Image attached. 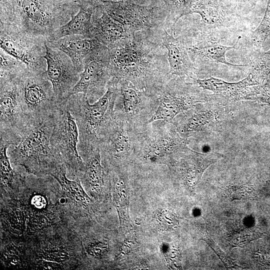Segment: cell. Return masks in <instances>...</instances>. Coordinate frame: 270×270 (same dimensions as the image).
I'll return each mask as SVG.
<instances>
[{"label": "cell", "instance_id": "cell-13", "mask_svg": "<svg viewBox=\"0 0 270 270\" xmlns=\"http://www.w3.org/2000/svg\"><path fill=\"white\" fill-rule=\"evenodd\" d=\"M46 40L30 36L15 27L0 22V48L24 63L30 70L42 73L46 69L44 56Z\"/></svg>", "mask_w": 270, "mask_h": 270}, {"label": "cell", "instance_id": "cell-35", "mask_svg": "<svg viewBox=\"0 0 270 270\" xmlns=\"http://www.w3.org/2000/svg\"><path fill=\"white\" fill-rule=\"evenodd\" d=\"M166 262L172 268H178L180 267V252L170 248L167 250L165 254Z\"/></svg>", "mask_w": 270, "mask_h": 270}, {"label": "cell", "instance_id": "cell-24", "mask_svg": "<svg viewBox=\"0 0 270 270\" xmlns=\"http://www.w3.org/2000/svg\"><path fill=\"white\" fill-rule=\"evenodd\" d=\"M222 156L217 152L202 154L190 148L174 164L178 167L186 185L192 187L198 182L206 168Z\"/></svg>", "mask_w": 270, "mask_h": 270}, {"label": "cell", "instance_id": "cell-4", "mask_svg": "<svg viewBox=\"0 0 270 270\" xmlns=\"http://www.w3.org/2000/svg\"><path fill=\"white\" fill-rule=\"evenodd\" d=\"M58 110L50 115L28 120L20 142L8 151L13 168L28 174L45 176L64 164L50 144Z\"/></svg>", "mask_w": 270, "mask_h": 270}, {"label": "cell", "instance_id": "cell-16", "mask_svg": "<svg viewBox=\"0 0 270 270\" xmlns=\"http://www.w3.org/2000/svg\"><path fill=\"white\" fill-rule=\"evenodd\" d=\"M142 130L126 122L116 120L100 146L101 162L107 170L134 156L139 133Z\"/></svg>", "mask_w": 270, "mask_h": 270}, {"label": "cell", "instance_id": "cell-27", "mask_svg": "<svg viewBox=\"0 0 270 270\" xmlns=\"http://www.w3.org/2000/svg\"><path fill=\"white\" fill-rule=\"evenodd\" d=\"M10 146L0 142V197L12 198L18 195L27 174L12 167L8 155Z\"/></svg>", "mask_w": 270, "mask_h": 270}, {"label": "cell", "instance_id": "cell-19", "mask_svg": "<svg viewBox=\"0 0 270 270\" xmlns=\"http://www.w3.org/2000/svg\"><path fill=\"white\" fill-rule=\"evenodd\" d=\"M99 5L111 18L134 34L152 26L154 10L150 6L128 0H100Z\"/></svg>", "mask_w": 270, "mask_h": 270}, {"label": "cell", "instance_id": "cell-20", "mask_svg": "<svg viewBox=\"0 0 270 270\" xmlns=\"http://www.w3.org/2000/svg\"><path fill=\"white\" fill-rule=\"evenodd\" d=\"M193 82L203 90H210L212 99L223 106L232 109L239 102L246 100L249 88L256 85L251 76L238 82H229L210 77L206 79L192 78Z\"/></svg>", "mask_w": 270, "mask_h": 270}, {"label": "cell", "instance_id": "cell-30", "mask_svg": "<svg viewBox=\"0 0 270 270\" xmlns=\"http://www.w3.org/2000/svg\"><path fill=\"white\" fill-rule=\"evenodd\" d=\"M24 255L23 243L0 240V262L4 268L22 270Z\"/></svg>", "mask_w": 270, "mask_h": 270}, {"label": "cell", "instance_id": "cell-11", "mask_svg": "<svg viewBox=\"0 0 270 270\" xmlns=\"http://www.w3.org/2000/svg\"><path fill=\"white\" fill-rule=\"evenodd\" d=\"M79 132L76 120L66 106L62 104L58 112L50 144L66 168L67 176L74 179L84 170L85 162L78 148Z\"/></svg>", "mask_w": 270, "mask_h": 270}, {"label": "cell", "instance_id": "cell-12", "mask_svg": "<svg viewBox=\"0 0 270 270\" xmlns=\"http://www.w3.org/2000/svg\"><path fill=\"white\" fill-rule=\"evenodd\" d=\"M116 86L117 96L114 108L116 118L126 122L140 130L145 128L156 109V100L146 90L138 88L128 80H120Z\"/></svg>", "mask_w": 270, "mask_h": 270}, {"label": "cell", "instance_id": "cell-38", "mask_svg": "<svg viewBox=\"0 0 270 270\" xmlns=\"http://www.w3.org/2000/svg\"><path fill=\"white\" fill-rule=\"evenodd\" d=\"M112 0L119 1V0Z\"/></svg>", "mask_w": 270, "mask_h": 270}, {"label": "cell", "instance_id": "cell-29", "mask_svg": "<svg viewBox=\"0 0 270 270\" xmlns=\"http://www.w3.org/2000/svg\"><path fill=\"white\" fill-rule=\"evenodd\" d=\"M232 46H224L218 42H202L192 46L188 48V52L194 56L208 60L212 62L221 63L228 66H240L233 64L226 60V52L234 48L237 42Z\"/></svg>", "mask_w": 270, "mask_h": 270}, {"label": "cell", "instance_id": "cell-10", "mask_svg": "<svg viewBox=\"0 0 270 270\" xmlns=\"http://www.w3.org/2000/svg\"><path fill=\"white\" fill-rule=\"evenodd\" d=\"M15 80L20 102L28 120L54 114L61 106L45 72H36L26 68Z\"/></svg>", "mask_w": 270, "mask_h": 270}, {"label": "cell", "instance_id": "cell-6", "mask_svg": "<svg viewBox=\"0 0 270 270\" xmlns=\"http://www.w3.org/2000/svg\"><path fill=\"white\" fill-rule=\"evenodd\" d=\"M112 78L126 80L138 88L149 92L160 83L166 74L155 66L149 52L135 39L120 48H108Z\"/></svg>", "mask_w": 270, "mask_h": 270}, {"label": "cell", "instance_id": "cell-9", "mask_svg": "<svg viewBox=\"0 0 270 270\" xmlns=\"http://www.w3.org/2000/svg\"><path fill=\"white\" fill-rule=\"evenodd\" d=\"M231 110L210 96L209 101L198 103L178 114L173 124L184 140L201 139L222 129L232 118Z\"/></svg>", "mask_w": 270, "mask_h": 270}, {"label": "cell", "instance_id": "cell-26", "mask_svg": "<svg viewBox=\"0 0 270 270\" xmlns=\"http://www.w3.org/2000/svg\"><path fill=\"white\" fill-rule=\"evenodd\" d=\"M84 161L85 168L78 176L80 182L90 196L101 200L104 195L109 176L102 164L100 151L96 152Z\"/></svg>", "mask_w": 270, "mask_h": 270}, {"label": "cell", "instance_id": "cell-14", "mask_svg": "<svg viewBox=\"0 0 270 270\" xmlns=\"http://www.w3.org/2000/svg\"><path fill=\"white\" fill-rule=\"evenodd\" d=\"M27 122L15 77L0 76V142L10 146L17 145Z\"/></svg>", "mask_w": 270, "mask_h": 270}, {"label": "cell", "instance_id": "cell-32", "mask_svg": "<svg viewBox=\"0 0 270 270\" xmlns=\"http://www.w3.org/2000/svg\"><path fill=\"white\" fill-rule=\"evenodd\" d=\"M26 68L27 67L24 63L10 55L0 48V76L14 78Z\"/></svg>", "mask_w": 270, "mask_h": 270}, {"label": "cell", "instance_id": "cell-5", "mask_svg": "<svg viewBox=\"0 0 270 270\" xmlns=\"http://www.w3.org/2000/svg\"><path fill=\"white\" fill-rule=\"evenodd\" d=\"M116 83L110 80L104 94L94 103H90L82 93L71 95L66 102V106L78 126V148L83 160L100 150L104 138L116 120Z\"/></svg>", "mask_w": 270, "mask_h": 270}, {"label": "cell", "instance_id": "cell-2", "mask_svg": "<svg viewBox=\"0 0 270 270\" xmlns=\"http://www.w3.org/2000/svg\"><path fill=\"white\" fill-rule=\"evenodd\" d=\"M0 22L48 40L78 12L77 2L64 0H0Z\"/></svg>", "mask_w": 270, "mask_h": 270}, {"label": "cell", "instance_id": "cell-1", "mask_svg": "<svg viewBox=\"0 0 270 270\" xmlns=\"http://www.w3.org/2000/svg\"><path fill=\"white\" fill-rule=\"evenodd\" d=\"M24 214L25 226L32 232H41L72 220L58 181L50 176L26 174L24 184L16 198Z\"/></svg>", "mask_w": 270, "mask_h": 270}, {"label": "cell", "instance_id": "cell-22", "mask_svg": "<svg viewBox=\"0 0 270 270\" xmlns=\"http://www.w3.org/2000/svg\"><path fill=\"white\" fill-rule=\"evenodd\" d=\"M46 42L65 53L80 73L84 70L85 59L104 46L94 38L80 35L68 36L56 40L46 41Z\"/></svg>", "mask_w": 270, "mask_h": 270}, {"label": "cell", "instance_id": "cell-37", "mask_svg": "<svg viewBox=\"0 0 270 270\" xmlns=\"http://www.w3.org/2000/svg\"><path fill=\"white\" fill-rule=\"evenodd\" d=\"M68 2H77L78 0H64Z\"/></svg>", "mask_w": 270, "mask_h": 270}, {"label": "cell", "instance_id": "cell-21", "mask_svg": "<svg viewBox=\"0 0 270 270\" xmlns=\"http://www.w3.org/2000/svg\"><path fill=\"white\" fill-rule=\"evenodd\" d=\"M92 18V38L108 48H120L131 43L135 39V34L111 18L100 6Z\"/></svg>", "mask_w": 270, "mask_h": 270}, {"label": "cell", "instance_id": "cell-15", "mask_svg": "<svg viewBox=\"0 0 270 270\" xmlns=\"http://www.w3.org/2000/svg\"><path fill=\"white\" fill-rule=\"evenodd\" d=\"M112 78L108 48L104 46L85 59L84 70L71 95L82 93L94 103L104 94Z\"/></svg>", "mask_w": 270, "mask_h": 270}, {"label": "cell", "instance_id": "cell-3", "mask_svg": "<svg viewBox=\"0 0 270 270\" xmlns=\"http://www.w3.org/2000/svg\"><path fill=\"white\" fill-rule=\"evenodd\" d=\"M22 270L84 269L81 242L74 226L62 225L24 243Z\"/></svg>", "mask_w": 270, "mask_h": 270}, {"label": "cell", "instance_id": "cell-34", "mask_svg": "<svg viewBox=\"0 0 270 270\" xmlns=\"http://www.w3.org/2000/svg\"><path fill=\"white\" fill-rule=\"evenodd\" d=\"M158 224L164 229L172 230L176 228L178 224L176 216L170 212L163 210L157 214Z\"/></svg>", "mask_w": 270, "mask_h": 270}, {"label": "cell", "instance_id": "cell-36", "mask_svg": "<svg viewBox=\"0 0 270 270\" xmlns=\"http://www.w3.org/2000/svg\"><path fill=\"white\" fill-rule=\"evenodd\" d=\"M136 242V235L134 233L130 234L124 240L120 249L118 258H122L124 255L130 252L134 247Z\"/></svg>", "mask_w": 270, "mask_h": 270}, {"label": "cell", "instance_id": "cell-7", "mask_svg": "<svg viewBox=\"0 0 270 270\" xmlns=\"http://www.w3.org/2000/svg\"><path fill=\"white\" fill-rule=\"evenodd\" d=\"M157 102L156 109L148 124L162 120L173 123L175 117L198 103L210 100V94L185 78L170 76L164 78L148 93Z\"/></svg>", "mask_w": 270, "mask_h": 270}, {"label": "cell", "instance_id": "cell-23", "mask_svg": "<svg viewBox=\"0 0 270 270\" xmlns=\"http://www.w3.org/2000/svg\"><path fill=\"white\" fill-rule=\"evenodd\" d=\"M100 0H78V12L66 24L58 28L47 41L58 40L70 35H80L92 38V18L98 6Z\"/></svg>", "mask_w": 270, "mask_h": 270}, {"label": "cell", "instance_id": "cell-31", "mask_svg": "<svg viewBox=\"0 0 270 270\" xmlns=\"http://www.w3.org/2000/svg\"><path fill=\"white\" fill-rule=\"evenodd\" d=\"M193 13L199 14L208 24H218L223 21L220 9L208 0H189L184 16Z\"/></svg>", "mask_w": 270, "mask_h": 270}, {"label": "cell", "instance_id": "cell-18", "mask_svg": "<svg viewBox=\"0 0 270 270\" xmlns=\"http://www.w3.org/2000/svg\"><path fill=\"white\" fill-rule=\"evenodd\" d=\"M59 183L66 200V208L75 226L88 222L95 214L94 200L84 188L78 177L74 179L67 176L63 165L50 176Z\"/></svg>", "mask_w": 270, "mask_h": 270}, {"label": "cell", "instance_id": "cell-25", "mask_svg": "<svg viewBox=\"0 0 270 270\" xmlns=\"http://www.w3.org/2000/svg\"><path fill=\"white\" fill-rule=\"evenodd\" d=\"M162 45L168 50L169 70L166 74L182 78L194 76L196 68L192 62L188 51L178 38H175L164 30Z\"/></svg>", "mask_w": 270, "mask_h": 270}, {"label": "cell", "instance_id": "cell-17", "mask_svg": "<svg viewBox=\"0 0 270 270\" xmlns=\"http://www.w3.org/2000/svg\"><path fill=\"white\" fill-rule=\"evenodd\" d=\"M44 56L46 63L45 74L51 82L59 105L65 104L80 79V72L63 52L45 44Z\"/></svg>", "mask_w": 270, "mask_h": 270}, {"label": "cell", "instance_id": "cell-33", "mask_svg": "<svg viewBox=\"0 0 270 270\" xmlns=\"http://www.w3.org/2000/svg\"><path fill=\"white\" fill-rule=\"evenodd\" d=\"M246 100L270 106V80L260 84L250 86Z\"/></svg>", "mask_w": 270, "mask_h": 270}, {"label": "cell", "instance_id": "cell-8", "mask_svg": "<svg viewBox=\"0 0 270 270\" xmlns=\"http://www.w3.org/2000/svg\"><path fill=\"white\" fill-rule=\"evenodd\" d=\"M190 148L173 123L158 120L140 131L134 156L152 163L172 166Z\"/></svg>", "mask_w": 270, "mask_h": 270}, {"label": "cell", "instance_id": "cell-28", "mask_svg": "<svg viewBox=\"0 0 270 270\" xmlns=\"http://www.w3.org/2000/svg\"><path fill=\"white\" fill-rule=\"evenodd\" d=\"M113 180V198L119 218V229L122 234L130 232L133 226L129 216L128 196L125 178L116 174Z\"/></svg>", "mask_w": 270, "mask_h": 270}]
</instances>
